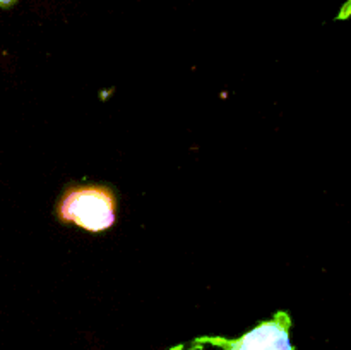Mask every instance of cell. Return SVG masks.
Returning <instances> with one entry per match:
<instances>
[{"instance_id": "1", "label": "cell", "mask_w": 351, "mask_h": 350, "mask_svg": "<svg viewBox=\"0 0 351 350\" xmlns=\"http://www.w3.org/2000/svg\"><path fill=\"white\" fill-rule=\"evenodd\" d=\"M117 192L103 184H74L57 201V218L91 233L110 230L117 220Z\"/></svg>"}, {"instance_id": "2", "label": "cell", "mask_w": 351, "mask_h": 350, "mask_svg": "<svg viewBox=\"0 0 351 350\" xmlns=\"http://www.w3.org/2000/svg\"><path fill=\"white\" fill-rule=\"evenodd\" d=\"M290 328L288 312L278 311L273 318L259 323L239 338H199L195 343H211L223 350H295Z\"/></svg>"}, {"instance_id": "3", "label": "cell", "mask_w": 351, "mask_h": 350, "mask_svg": "<svg viewBox=\"0 0 351 350\" xmlns=\"http://www.w3.org/2000/svg\"><path fill=\"white\" fill-rule=\"evenodd\" d=\"M16 0H0V7H10Z\"/></svg>"}]
</instances>
